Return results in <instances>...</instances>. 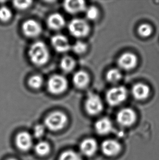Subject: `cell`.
I'll list each match as a JSON object with an SVG mask.
<instances>
[{
    "label": "cell",
    "instance_id": "obj_1",
    "mask_svg": "<svg viewBox=\"0 0 159 160\" xmlns=\"http://www.w3.org/2000/svg\"><path fill=\"white\" fill-rule=\"evenodd\" d=\"M28 54L31 61L37 66H42L49 60V50L43 42L33 43L29 48Z\"/></svg>",
    "mask_w": 159,
    "mask_h": 160
},
{
    "label": "cell",
    "instance_id": "obj_2",
    "mask_svg": "<svg viewBox=\"0 0 159 160\" xmlns=\"http://www.w3.org/2000/svg\"><path fill=\"white\" fill-rule=\"evenodd\" d=\"M68 123V117L64 112L56 111L48 115L44 120L46 128L52 131L62 130Z\"/></svg>",
    "mask_w": 159,
    "mask_h": 160
},
{
    "label": "cell",
    "instance_id": "obj_3",
    "mask_svg": "<svg viewBox=\"0 0 159 160\" xmlns=\"http://www.w3.org/2000/svg\"><path fill=\"white\" fill-rule=\"evenodd\" d=\"M68 82L66 78L60 74H54L47 80V89L50 93L60 95L68 88Z\"/></svg>",
    "mask_w": 159,
    "mask_h": 160
},
{
    "label": "cell",
    "instance_id": "obj_4",
    "mask_svg": "<svg viewBox=\"0 0 159 160\" xmlns=\"http://www.w3.org/2000/svg\"><path fill=\"white\" fill-rule=\"evenodd\" d=\"M128 96V91L123 86L113 87L108 90L106 99L108 103L112 106H116L122 103Z\"/></svg>",
    "mask_w": 159,
    "mask_h": 160
},
{
    "label": "cell",
    "instance_id": "obj_5",
    "mask_svg": "<svg viewBox=\"0 0 159 160\" xmlns=\"http://www.w3.org/2000/svg\"><path fill=\"white\" fill-rule=\"evenodd\" d=\"M69 32L76 38L86 37L89 32L90 28L88 22L82 19L75 18L71 20L68 25Z\"/></svg>",
    "mask_w": 159,
    "mask_h": 160
},
{
    "label": "cell",
    "instance_id": "obj_6",
    "mask_svg": "<svg viewBox=\"0 0 159 160\" xmlns=\"http://www.w3.org/2000/svg\"><path fill=\"white\" fill-rule=\"evenodd\" d=\"M84 108L88 114L97 115L103 109V103L99 96L95 93H90L86 98Z\"/></svg>",
    "mask_w": 159,
    "mask_h": 160
},
{
    "label": "cell",
    "instance_id": "obj_7",
    "mask_svg": "<svg viewBox=\"0 0 159 160\" xmlns=\"http://www.w3.org/2000/svg\"><path fill=\"white\" fill-rule=\"evenodd\" d=\"M136 120L135 112L131 108H123L117 115V121L123 127H129L133 125Z\"/></svg>",
    "mask_w": 159,
    "mask_h": 160
},
{
    "label": "cell",
    "instance_id": "obj_8",
    "mask_svg": "<svg viewBox=\"0 0 159 160\" xmlns=\"http://www.w3.org/2000/svg\"><path fill=\"white\" fill-rule=\"evenodd\" d=\"M22 30L26 37L35 38L39 36L42 28L38 22L35 20L29 19L22 24Z\"/></svg>",
    "mask_w": 159,
    "mask_h": 160
},
{
    "label": "cell",
    "instance_id": "obj_9",
    "mask_svg": "<svg viewBox=\"0 0 159 160\" xmlns=\"http://www.w3.org/2000/svg\"><path fill=\"white\" fill-rule=\"evenodd\" d=\"M137 56L131 52H125L118 59V65L120 69L129 71L134 68L137 64Z\"/></svg>",
    "mask_w": 159,
    "mask_h": 160
},
{
    "label": "cell",
    "instance_id": "obj_10",
    "mask_svg": "<svg viewBox=\"0 0 159 160\" xmlns=\"http://www.w3.org/2000/svg\"><path fill=\"white\" fill-rule=\"evenodd\" d=\"M51 43L54 49L60 53L67 52L71 48V46L67 37L60 34L55 35L52 37Z\"/></svg>",
    "mask_w": 159,
    "mask_h": 160
},
{
    "label": "cell",
    "instance_id": "obj_11",
    "mask_svg": "<svg viewBox=\"0 0 159 160\" xmlns=\"http://www.w3.org/2000/svg\"><path fill=\"white\" fill-rule=\"evenodd\" d=\"M101 151L105 155L109 157L116 156L120 152V143L114 139H107L101 144Z\"/></svg>",
    "mask_w": 159,
    "mask_h": 160
},
{
    "label": "cell",
    "instance_id": "obj_12",
    "mask_svg": "<svg viewBox=\"0 0 159 160\" xmlns=\"http://www.w3.org/2000/svg\"><path fill=\"white\" fill-rule=\"evenodd\" d=\"M15 143L20 150L27 151L32 147V137L28 132H20L16 137Z\"/></svg>",
    "mask_w": 159,
    "mask_h": 160
},
{
    "label": "cell",
    "instance_id": "obj_13",
    "mask_svg": "<svg viewBox=\"0 0 159 160\" xmlns=\"http://www.w3.org/2000/svg\"><path fill=\"white\" fill-rule=\"evenodd\" d=\"M97 150L98 143L94 139H85L80 145V150L81 153L88 157L94 155L97 152Z\"/></svg>",
    "mask_w": 159,
    "mask_h": 160
},
{
    "label": "cell",
    "instance_id": "obj_14",
    "mask_svg": "<svg viewBox=\"0 0 159 160\" xmlns=\"http://www.w3.org/2000/svg\"><path fill=\"white\" fill-rule=\"evenodd\" d=\"M63 7L68 13L76 14L86 11V2L82 0L66 1L63 3Z\"/></svg>",
    "mask_w": 159,
    "mask_h": 160
},
{
    "label": "cell",
    "instance_id": "obj_15",
    "mask_svg": "<svg viewBox=\"0 0 159 160\" xmlns=\"http://www.w3.org/2000/svg\"><path fill=\"white\" fill-rule=\"evenodd\" d=\"M131 93L133 98L140 101L146 99L150 93L149 87L143 83H137L133 85Z\"/></svg>",
    "mask_w": 159,
    "mask_h": 160
},
{
    "label": "cell",
    "instance_id": "obj_16",
    "mask_svg": "<svg viewBox=\"0 0 159 160\" xmlns=\"http://www.w3.org/2000/svg\"><path fill=\"white\" fill-rule=\"evenodd\" d=\"M95 130L98 134L106 135L112 131L113 125L112 121L108 118H102L95 123Z\"/></svg>",
    "mask_w": 159,
    "mask_h": 160
},
{
    "label": "cell",
    "instance_id": "obj_17",
    "mask_svg": "<svg viewBox=\"0 0 159 160\" xmlns=\"http://www.w3.org/2000/svg\"><path fill=\"white\" fill-rule=\"evenodd\" d=\"M47 26L54 30H60L63 28L65 24V18L59 13L52 14L47 20Z\"/></svg>",
    "mask_w": 159,
    "mask_h": 160
},
{
    "label": "cell",
    "instance_id": "obj_18",
    "mask_svg": "<svg viewBox=\"0 0 159 160\" xmlns=\"http://www.w3.org/2000/svg\"><path fill=\"white\" fill-rule=\"evenodd\" d=\"M90 81L89 76L84 71H79L74 74L73 82L77 88L84 89L88 85Z\"/></svg>",
    "mask_w": 159,
    "mask_h": 160
},
{
    "label": "cell",
    "instance_id": "obj_19",
    "mask_svg": "<svg viewBox=\"0 0 159 160\" xmlns=\"http://www.w3.org/2000/svg\"><path fill=\"white\" fill-rule=\"evenodd\" d=\"M75 61L70 56H65L60 61V67L63 71L69 73L75 67Z\"/></svg>",
    "mask_w": 159,
    "mask_h": 160
},
{
    "label": "cell",
    "instance_id": "obj_20",
    "mask_svg": "<svg viewBox=\"0 0 159 160\" xmlns=\"http://www.w3.org/2000/svg\"><path fill=\"white\" fill-rule=\"evenodd\" d=\"M50 145L45 141H41L37 143L35 147V150L36 154L39 156H45L49 154L50 152Z\"/></svg>",
    "mask_w": 159,
    "mask_h": 160
},
{
    "label": "cell",
    "instance_id": "obj_21",
    "mask_svg": "<svg viewBox=\"0 0 159 160\" xmlns=\"http://www.w3.org/2000/svg\"><path fill=\"white\" fill-rule=\"evenodd\" d=\"M122 74L119 69L114 68L110 69L106 73V78L108 82L111 83H116L122 79Z\"/></svg>",
    "mask_w": 159,
    "mask_h": 160
},
{
    "label": "cell",
    "instance_id": "obj_22",
    "mask_svg": "<svg viewBox=\"0 0 159 160\" xmlns=\"http://www.w3.org/2000/svg\"><path fill=\"white\" fill-rule=\"evenodd\" d=\"M43 78L39 75H35L31 77L28 81V84L31 88L38 89L43 85Z\"/></svg>",
    "mask_w": 159,
    "mask_h": 160
},
{
    "label": "cell",
    "instance_id": "obj_23",
    "mask_svg": "<svg viewBox=\"0 0 159 160\" xmlns=\"http://www.w3.org/2000/svg\"><path fill=\"white\" fill-rule=\"evenodd\" d=\"M59 160H82V158L78 152L73 150H67L60 155Z\"/></svg>",
    "mask_w": 159,
    "mask_h": 160
},
{
    "label": "cell",
    "instance_id": "obj_24",
    "mask_svg": "<svg viewBox=\"0 0 159 160\" xmlns=\"http://www.w3.org/2000/svg\"><path fill=\"white\" fill-rule=\"evenodd\" d=\"M152 28L149 24H141L138 28V33L139 35L140 36L144 38L150 36L152 33Z\"/></svg>",
    "mask_w": 159,
    "mask_h": 160
},
{
    "label": "cell",
    "instance_id": "obj_25",
    "mask_svg": "<svg viewBox=\"0 0 159 160\" xmlns=\"http://www.w3.org/2000/svg\"><path fill=\"white\" fill-rule=\"evenodd\" d=\"M12 17V13L11 9L7 7L3 6L0 8V20L1 22H8Z\"/></svg>",
    "mask_w": 159,
    "mask_h": 160
},
{
    "label": "cell",
    "instance_id": "obj_26",
    "mask_svg": "<svg viewBox=\"0 0 159 160\" xmlns=\"http://www.w3.org/2000/svg\"><path fill=\"white\" fill-rule=\"evenodd\" d=\"M87 49V45L86 43L81 41L76 42L73 47L72 49L74 52L77 54H82L86 52Z\"/></svg>",
    "mask_w": 159,
    "mask_h": 160
},
{
    "label": "cell",
    "instance_id": "obj_27",
    "mask_svg": "<svg viewBox=\"0 0 159 160\" xmlns=\"http://www.w3.org/2000/svg\"><path fill=\"white\" fill-rule=\"evenodd\" d=\"M86 16L88 19L95 20L97 19L99 15V11L94 6L89 7L86 9Z\"/></svg>",
    "mask_w": 159,
    "mask_h": 160
},
{
    "label": "cell",
    "instance_id": "obj_28",
    "mask_svg": "<svg viewBox=\"0 0 159 160\" xmlns=\"http://www.w3.org/2000/svg\"><path fill=\"white\" fill-rule=\"evenodd\" d=\"M13 6L15 8L19 10H24L28 8L32 3L31 1H13Z\"/></svg>",
    "mask_w": 159,
    "mask_h": 160
},
{
    "label": "cell",
    "instance_id": "obj_29",
    "mask_svg": "<svg viewBox=\"0 0 159 160\" xmlns=\"http://www.w3.org/2000/svg\"><path fill=\"white\" fill-rule=\"evenodd\" d=\"M45 127L44 125L38 124L35 126L33 130L34 136L37 138H40L44 134L45 132Z\"/></svg>",
    "mask_w": 159,
    "mask_h": 160
},
{
    "label": "cell",
    "instance_id": "obj_30",
    "mask_svg": "<svg viewBox=\"0 0 159 160\" xmlns=\"http://www.w3.org/2000/svg\"><path fill=\"white\" fill-rule=\"evenodd\" d=\"M16 160V159H15V158H8V160Z\"/></svg>",
    "mask_w": 159,
    "mask_h": 160
}]
</instances>
